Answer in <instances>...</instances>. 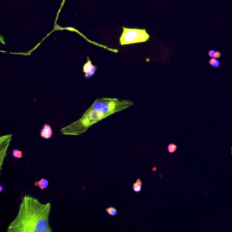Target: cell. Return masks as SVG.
Wrapping results in <instances>:
<instances>
[{
	"mask_svg": "<svg viewBox=\"0 0 232 232\" xmlns=\"http://www.w3.org/2000/svg\"><path fill=\"white\" fill-rule=\"evenodd\" d=\"M209 63L210 65L213 66L215 68H217L218 67H219L220 64L219 60L216 59H214V58H212L210 59L209 61Z\"/></svg>",
	"mask_w": 232,
	"mask_h": 232,
	"instance_id": "9c48e42d",
	"label": "cell"
},
{
	"mask_svg": "<svg viewBox=\"0 0 232 232\" xmlns=\"http://www.w3.org/2000/svg\"><path fill=\"white\" fill-rule=\"evenodd\" d=\"M133 104L132 102L127 100H120L116 98H98L80 119L61 129L60 132L63 135H80L84 133L96 122Z\"/></svg>",
	"mask_w": 232,
	"mask_h": 232,
	"instance_id": "7a4b0ae2",
	"label": "cell"
},
{
	"mask_svg": "<svg viewBox=\"0 0 232 232\" xmlns=\"http://www.w3.org/2000/svg\"><path fill=\"white\" fill-rule=\"evenodd\" d=\"M40 135L41 137L44 139H50L53 135V132L51 127L48 124H44L40 131Z\"/></svg>",
	"mask_w": 232,
	"mask_h": 232,
	"instance_id": "8992f818",
	"label": "cell"
},
{
	"mask_svg": "<svg viewBox=\"0 0 232 232\" xmlns=\"http://www.w3.org/2000/svg\"><path fill=\"white\" fill-rule=\"evenodd\" d=\"M49 185V181L47 180L42 178L40 180L36 181L34 183L35 186L39 187L41 190L45 189Z\"/></svg>",
	"mask_w": 232,
	"mask_h": 232,
	"instance_id": "52a82bcc",
	"label": "cell"
},
{
	"mask_svg": "<svg viewBox=\"0 0 232 232\" xmlns=\"http://www.w3.org/2000/svg\"><path fill=\"white\" fill-rule=\"evenodd\" d=\"M12 154H13V156L16 158H22L23 157V154H22V151L16 150V149L13 151Z\"/></svg>",
	"mask_w": 232,
	"mask_h": 232,
	"instance_id": "8fae6325",
	"label": "cell"
},
{
	"mask_svg": "<svg viewBox=\"0 0 232 232\" xmlns=\"http://www.w3.org/2000/svg\"><path fill=\"white\" fill-rule=\"evenodd\" d=\"M215 52H216V51L214 50H210V51L209 52V57L213 58L214 57Z\"/></svg>",
	"mask_w": 232,
	"mask_h": 232,
	"instance_id": "4fadbf2b",
	"label": "cell"
},
{
	"mask_svg": "<svg viewBox=\"0 0 232 232\" xmlns=\"http://www.w3.org/2000/svg\"><path fill=\"white\" fill-rule=\"evenodd\" d=\"M123 32L120 39L121 45L141 43L149 39L146 29H129L123 27Z\"/></svg>",
	"mask_w": 232,
	"mask_h": 232,
	"instance_id": "3957f363",
	"label": "cell"
},
{
	"mask_svg": "<svg viewBox=\"0 0 232 232\" xmlns=\"http://www.w3.org/2000/svg\"><path fill=\"white\" fill-rule=\"evenodd\" d=\"M221 56V53L219 51L215 52V54H214V57L213 58L214 59H217V58H220V56Z\"/></svg>",
	"mask_w": 232,
	"mask_h": 232,
	"instance_id": "5bb4252c",
	"label": "cell"
},
{
	"mask_svg": "<svg viewBox=\"0 0 232 232\" xmlns=\"http://www.w3.org/2000/svg\"><path fill=\"white\" fill-rule=\"evenodd\" d=\"M108 213L111 216H114L117 214V211L116 209L112 207H110L106 209Z\"/></svg>",
	"mask_w": 232,
	"mask_h": 232,
	"instance_id": "30bf717a",
	"label": "cell"
},
{
	"mask_svg": "<svg viewBox=\"0 0 232 232\" xmlns=\"http://www.w3.org/2000/svg\"><path fill=\"white\" fill-rule=\"evenodd\" d=\"M142 183L141 182V180L140 179H138L137 180L136 183H134L133 185V189L135 192L137 193H138L141 191V185H142Z\"/></svg>",
	"mask_w": 232,
	"mask_h": 232,
	"instance_id": "ba28073f",
	"label": "cell"
},
{
	"mask_svg": "<svg viewBox=\"0 0 232 232\" xmlns=\"http://www.w3.org/2000/svg\"><path fill=\"white\" fill-rule=\"evenodd\" d=\"M12 135H8L1 137V168L2 167L3 161L6 156L7 148L12 137Z\"/></svg>",
	"mask_w": 232,
	"mask_h": 232,
	"instance_id": "277c9868",
	"label": "cell"
},
{
	"mask_svg": "<svg viewBox=\"0 0 232 232\" xmlns=\"http://www.w3.org/2000/svg\"><path fill=\"white\" fill-rule=\"evenodd\" d=\"M2 185H1V192L2 191Z\"/></svg>",
	"mask_w": 232,
	"mask_h": 232,
	"instance_id": "2e32d148",
	"label": "cell"
},
{
	"mask_svg": "<svg viewBox=\"0 0 232 232\" xmlns=\"http://www.w3.org/2000/svg\"><path fill=\"white\" fill-rule=\"evenodd\" d=\"M231 154L232 156V147L231 148Z\"/></svg>",
	"mask_w": 232,
	"mask_h": 232,
	"instance_id": "e0dca14e",
	"label": "cell"
},
{
	"mask_svg": "<svg viewBox=\"0 0 232 232\" xmlns=\"http://www.w3.org/2000/svg\"><path fill=\"white\" fill-rule=\"evenodd\" d=\"M88 61L83 66V72L85 73V78L88 79L92 77L95 73L97 67L92 64L88 57Z\"/></svg>",
	"mask_w": 232,
	"mask_h": 232,
	"instance_id": "5b68a950",
	"label": "cell"
},
{
	"mask_svg": "<svg viewBox=\"0 0 232 232\" xmlns=\"http://www.w3.org/2000/svg\"><path fill=\"white\" fill-rule=\"evenodd\" d=\"M51 204L40 203L30 195L22 199L16 218L11 223L7 232H52L49 223Z\"/></svg>",
	"mask_w": 232,
	"mask_h": 232,
	"instance_id": "6da1fadb",
	"label": "cell"
},
{
	"mask_svg": "<svg viewBox=\"0 0 232 232\" xmlns=\"http://www.w3.org/2000/svg\"><path fill=\"white\" fill-rule=\"evenodd\" d=\"M155 170V171H156V167H154V168H153V169H152V170Z\"/></svg>",
	"mask_w": 232,
	"mask_h": 232,
	"instance_id": "9a60e30c",
	"label": "cell"
},
{
	"mask_svg": "<svg viewBox=\"0 0 232 232\" xmlns=\"http://www.w3.org/2000/svg\"><path fill=\"white\" fill-rule=\"evenodd\" d=\"M177 146L175 144L170 143L168 146V151L170 153H173L175 152L177 150Z\"/></svg>",
	"mask_w": 232,
	"mask_h": 232,
	"instance_id": "7c38bea8",
	"label": "cell"
}]
</instances>
